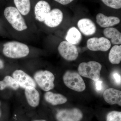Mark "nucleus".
Segmentation results:
<instances>
[{
	"mask_svg": "<svg viewBox=\"0 0 121 121\" xmlns=\"http://www.w3.org/2000/svg\"><path fill=\"white\" fill-rule=\"evenodd\" d=\"M4 16L9 24L16 31L22 33L28 29L25 18L15 7L10 6L5 8Z\"/></svg>",
	"mask_w": 121,
	"mask_h": 121,
	"instance_id": "obj_1",
	"label": "nucleus"
},
{
	"mask_svg": "<svg viewBox=\"0 0 121 121\" xmlns=\"http://www.w3.org/2000/svg\"><path fill=\"white\" fill-rule=\"evenodd\" d=\"M2 52L8 58H21L28 55L30 52V49L27 44L22 42L9 41L3 44Z\"/></svg>",
	"mask_w": 121,
	"mask_h": 121,
	"instance_id": "obj_2",
	"label": "nucleus"
},
{
	"mask_svg": "<svg viewBox=\"0 0 121 121\" xmlns=\"http://www.w3.org/2000/svg\"><path fill=\"white\" fill-rule=\"evenodd\" d=\"M102 68L99 63L95 61L82 62L78 67V71L80 75L94 81L99 80Z\"/></svg>",
	"mask_w": 121,
	"mask_h": 121,
	"instance_id": "obj_3",
	"label": "nucleus"
},
{
	"mask_svg": "<svg viewBox=\"0 0 121 121\" xmlns=\"http://www.w3.org/2000/svg\"><path fill=\"white\" fill-rule=\"evenodd\" d=\"M63 80L65 85L73 90L82 92L86 89V86L84 80L76 72L67 71L63 76Z\"/></svg>",
	"mask_w": 121,
	"mask_h": 121,
	"instance_id": "obj_4",
	"label": "nucleus"
},
{
	"mask_svg": "<svg viewBox=\"0 0 121 121\" xmlns=\"http://www.w3.org/2000/svg\"><path fill=\"white\" fill-rule=\"evenodd\" d=\"M34 78L35 82L44 91H49L55 87V76L49 71H38L35 73Z\"/></svg>",
	"mask_w": 121,
	"mask_h": 121,
	"instance_id": "obj_5",
	"label": "nucleus"
},
{
	"mask_svg": "<svg viewBox=\"0 0 121 121\" xmlns=\"http://www.w3.org/2000/svg\"><path fill=\"white\" fill-rule=\"evenodd\" d=\"M84 117L82 111L77 108L61 109L55 115L57 121H82Z\"/></svg>",
	"mask_w": 121,
	"mask_h": 121,
	"instance_id": "obj_6",
	"label": "nucleus"
},
{
	"mask_svg": "<svg viewBox=\"0 0 121 121\" xmlns=\"http://www.w3.org/2000/svg\"><path fill=\"white\" fill-rule=\"evenodd\" d=\"M58 50L61 56L68 61L75 60L78 56V52L76 46L66 40L60 42Z\"/></svg>",
	"mask_w": 121,
	"mask_h": 121,
	"instance_id": "obj_7",
	"label": "nucleus"
},
{
	"mask_svg": "<svg viewBox=\"0 0 121 121\" xmlns=\"http://www.w3.org/2000/svg\"><path fill=\"white\" fill-rule=\"evenodd\" d=\"M87 47L93 51L106 52L111 47V43L108 39L102 37L90 38L87 41Z\"/></svg>",
	"mask_w": 121,
	"mask_h": 121,
	"instance_id": "obj_8",
	"label": "nucleus"
},
{
	"mask_svg": "<svg viewBox=\"0 0 121 121\" xmlns=\"http://www.w3.org/2000/svg\"><path fill=\"white\" fill-rule=\"evenodd\" d=\"M51 10V8L48 2L44 0L39 1L34 8L35 19L38 22H43Z\"/></svg>",
	"mask_w": 121,
	"mask_h": 121,
	"instance_id": "obj_9",
	"label": "nucleus"
},
{
	"mask_svg": "<svg viewBox=\"0 0 121 121\" xmlns=\"http://www.w3.org/2000/svg\"><path fill=\"white\" fill-rule=\"evenodd\" d=\"M13 76L19 86L25 89L29 86L35 88L36 83L35 80L27 74L21 70H17L13 74Z\"/></svg>",
	"mask_w": 121,
	"mask_h": 121,
	"instance_id": "obj_10",
	"label": "nucleus"
},
{
	"mask_svg": "<svg viewBox=\"0 0 121 121\" xmlns=\"http://www.w3.org/2000/svg\"><path fill=\"white\" fill-rule=\"evenodd\" d=\"M63 19V13L60 9L54 8L51 9L43 23L46 26L51 28L59 26Z\"/></svg>",
	"mask_w": 121,
	"mask_h": 121,
	"instance_id": "obj_11",
	"label": "nucleus"
},
{
	"mask_svg": "<svg viewBox=\"0 0 121 121\" xmlns=\"http://www.w3.org/2000/svg\"><path fill=\"white\" fill-rule=\"evenodd\" d=\"M77 25L80 31L86 36L92 35L96 32V25L89 18H82L79 20Z\"/></svg>",
	"mask_w": 121,
	"mask_h": 121,
	"instance_id": "obj_12",
	"label": "nucleus"
},
{
	"mask_svg": "<svg viewBox=\"0 0 121 121\" xmlns=\"http://www.w3.org/2000/svg\"><path fill=\"white\" fill-rule=\"evenodd\" d=\"M103 98L106 102L110 105L121 106V91L114 88H109L104 91Z\"/></svg>",
	"mask_w": 121,
	"mask_h": 121,
	"instance_id": "obj_13",
	"label": "nucleus"
},
{
	"mask_svg": "<svg viewBox=\"0 0 121 121\" xmlns=\"http://www.w3.org/2000/svg\"><path fill=\"white\" fill-rule=\"evenodd\" d=\"M97 23L102 28H107L117 25L120 22V19L115 16H107L103 13H98L96 16Z\"/></svg>",
	"mask_w": 121,
	"mask_h": 121,
	"instance_id": "obj_14",
	"label": "nucleus"
},
{
	"mask_svg": "<svg viewBox=\"0 0 121 121\" xmlns=\"http://www.w3.org/2000/svg\"><path fill=\"white\" fill-rule=\"evenodd\" d=\"M25 94L29 105L33 107H36L39 105L40 95L35 88L32 86L26 87L25 90Z\"/></svg>",
	"mask_w": 121,
	"mask_h": 121,
	"instance_id": "obj_15",
	"label": "nucleus"
},
{
	"mask_svg": "<svg viewBox=\"0 0 121 121\" xmlns=\"http://www.w3.org/2000/svg\"><path fill=\"white\" fill-rule=\"evenodd\" d=\"M44 98L46 101L52 105H61L66 103L67 99L65 96L60 94L54 93L51 91L46 92Z\"/></svg>",
	"mask_w": 121,
	"mask_h": 121,
	"instance_id": "obj_16",
	"label": "nucleus"
},
{
	"mask_svg": "<svg viewBox=\"0 0 121 121\" xmlns=\"http://www.w3.org/2000/svg\"><path fill=\"white\" fill-rule=\"evenodd\" d=\"M103 34L106 38L110 39V42L114 45L121 43V33L115 28H107L104 29Z\"/></svg>",
	"mask_w": 121,
	"mask_h": 121,
	"instance_id": "obj_17",
	"label": "nucleus"
},
{
	"mask_svg": "<svg viewBox=\"0 0 121 121\" xmlns=\"http://www.w3.org/2000/svg\"><path fill=\"white\" fill-rule=\"evenodd\" d=\"M82 39V36L81 32L75 27L69 29L65 37L66 41L75 45L79 43Z\"/></svg>",
	"mask_w": 121,
	"mask_h": 121,
	"instance_id": "obj_18",
	"label": "nucleus"
},
{
	"mask_svg": "<svg viewBox=\"0 0 121 121\" xmlns=\"http://www.w3.org/2000/svg\"><path fill=\"white\" fill-rule=\"evenodd\" d=\"M15 7L25 17L30 13L31 9L30 0H13Z\"/></svg>",
	"mask_w": 121,
	"mask_h": 121,
	"instance_id": "obj_19",
	"label": "nucleus"
},
{
	"mask_svg": "<svg viewBox=\"0 0 121 121\" xmlns=\"http://www.w3.org/2000/svg\"><path fill=\"white\" fill-rule=\"evenodd\" d=\"M110 62L113 64H118L121 60V45H115L111 49L108 55Z\"/></svg>",
	"mask_w": 121,
	"mask_h": 121,
	"instance_id": "obj_20",
	"label": "nucleus"
},
{
	"mask_svg": "<svg viewBox=\"0 0 121 121\" xmlns=\"http://www.w3.org/2000/svg\"><path fill=\"white\" fill-rule=\"evenodd\" d=\"M7 87L16 90L18 89L19 86L14 78L10 76H7L3 80L0 81V90H3Z\"/></svg>",
	"mask_w": 121,
	"mask_h": 121,
	"instance_id": "obj_21",
	"label": "nucleus"
},
{
	"mask_svg": "<svg viewBox=\"0 0 121 121\" xmlns=\"http://www.w3.org/2000/svg\"><path fill=\"white\" fill-rule=\"evenodd\" d=\"M105 121H121V112L112 110L108 112L105 117Z\"/></svg>",
	"mask_w": 121,
	"mask_h": 121,
	"instance_id": "obj_22",
	"label": "nucleus"
},
{
	"mask_svg": "<svg viewBox=\"0 0 121 121\" xmlns=\"http://www.w3.org/2000/svg\"><path fill=\"white\" fill-rule=\"evenodd\" d=\"M107 7L114 9H120L121 8V0H101Z\"/></svg>",
	"mask_w": 121,
	"mask_h": 121,
	"instance_id": "obj_23",
	"label": "nucleus"
},
{
	"mask_svg": "<svg viewBox=\"0 0 121 121\" xmlns=\"http://www.w3.org/2000/svg\"><path fill=\"white\" fill-rule=\"evenodd\" d=\"M111 77L115 84L118 86L121 85V76L119 73L114 71L111 74Z\"/></svg>",
	"mask_w": 121,
	"mask_h": 121,
	"instance_id": "obj_24",
	"label": "nucleus"
},
{
	"mask_svg": "<svg viewBox=\"0 0 121 121\" xmlns=\"http://www.w3.org/2000/svg\"><path fill=\"white\" fill-rule=\"evenodd\" d=\"M95 90L97 91H100L102 89L103 82L101 80H98L94 81Z\"/></svg>",
	"mask_w": 121,
	"mask_h": 121,
	"instance_id": "obj_25",
	"label": "nucleus"
},
{
	"mask_svg": "<svg viewBox=\"0 0 121 121\" xmlns=\"http://www.w3.org/2000/svg\"><path fill=\"white\" fill-rule=\"evenodd\" d=\"M55 1L63 5H66L73 2L74 0H54Z\"/></svg>",
	"mask_w": 121,
	"mask_h": 121,
	"instance_id": "obj_26",
	"label": "nucleus"
},
{
	"mask_svg": "<svg viewBox=\"0 0 121 121\" xmlns=\"http://www.w3.org/2000/svg\"><path fill=\"white\" fill-rule=\"evenodd\" d=\"M4 66V62L2 59L0 58V69H3Z\"/></svg>",
	"mask_w": 121,
	"mask_h": 121,
	"instance_id": "obj_27",
	"label": "nucleus"
},
{
	"mask_svg": "<svg viewBox=\"0 0 121 121\" xmlns=\"http://www.w3.org/2000/svg\"><path fill=\"white\" fill-rule=\"evenodd\" d=\"M48 121L47 120H45V119H36V120H34V121Z\"/></svg>",
	"mask_w": 121,
	"mask_h": 121,
	"instance_id": "obj_28",
	"label": "nucleus"
},
{
	"mask_svg": "<svg viewBox=\"0 0 121 121\" xmlns=\"http://www.w3.org/2000/svg\"><path fill=\"white\" fill-rule=\"evenodd\" d=\"M1 116V111L0 110V117Z\"/></svg>",
	"mask_w": 121,
	"mask_h": 121,
	"instance_id": "obj_29",
	"label": "nucleus"
},
{
	"mask_svg": "<svg viewBox=\"0 0 121 121\" xmlns=\"http://www.w3.org/2000/svg\"></svg>",
	"mask_w": 121,
	"mask_h": 121,
	"instance_id": "obj_30",
	"label": "nucleus"
}]
</instances>
